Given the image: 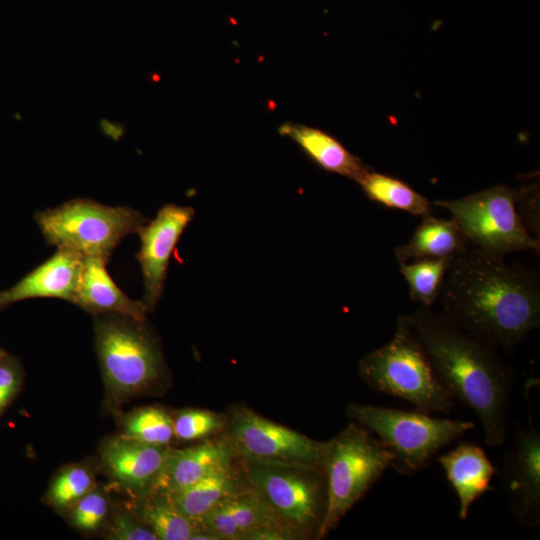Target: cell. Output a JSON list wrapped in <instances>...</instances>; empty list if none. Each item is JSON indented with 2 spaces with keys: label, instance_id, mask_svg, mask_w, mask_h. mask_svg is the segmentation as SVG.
<instances>
[{
  "label": "cell",
  "instance_id": "obj_9",
  "mask_svg": "<svg viewBox=\"0 0 540 540\" xmlns=\"http://www.w3.org/2000/svg\"><path fill=\"white\" fill-rule=\"evenodd\" d=\"M236 455L251 465L324 470L328 442H320L269 420L247 407L227 419Z\"/></svg>",
  "mask_w": 540,
  "mask_h": 540
},
{
  "label": "cell",
  "instance_id": "obj_25",
  "mask_svg": "<svg viewBox=\"0 0 540 540\" xmlns=\"http://www.w3.org/2000/svg\"><path fill=\"white\" fill-rule=\"evenodd\" d=\"M122 436L155 446H167L174 436L173 419L162 408L147 406L131 412Z\"/></svg>",
  "mask_w": 540,
  "mask_h": 540
},
{
  "label": "cell",
  "instance_id": "obj_17",
  "mask_svg": "<svg viewBox=\"0 0 540 540\" xmlns=\"http://www.w3.org/2000/svg\"><path fill=\"white\" fill-rule=\"evenodd\" d=\"M278 522L283 521L254 490L243 489L218 503L198 525L219 540H242L249 531Z\"/></svg>",
  "mask_w": 540,
  "mask_h": 540
},
{
  "label": "cell",
  "instance_id": "obj_3",
  "mask_svg": "<svg viewBox=\"0 0 540 540\" xmlns=\"http://www.w3.org/2000/svg\"><path fill=\"white\" fill-rule=\"evenodd\" d=\"M361 379L374 391L400 398L426 413H450L453 397L440 382L407 316L397 318L391 340L358 364Z\"/></svg>",
  "mask_w": 540,
  "mask_h": 540
},
{
  "label": "cell",
  "instance_id": "obj_8",
  "mask_svg": "<svg viewBox=\"0 0 540 540\" xmlns=\"http://www.w3.org/2000/svg\"><path fill=\"white\" fill-rule=\"evenodd\" d=\"M517 189L504 184L456 200H435L446 209L467 241L475 248L504 257L533 250L539 253V239L522 224L516 209Z\"/></svg>",
  "mask_w": 540,
  "mask_h": 540
},
{
  "label": "cell",
  "instance_id": "obj_15",
  "mask_svg": "<svg viewBox=\"0 0 540 540\" xmlns=\"http://www.w3.org/2000/svg\"><path fill=\"white\" fill-rule=\"evenodd\" d=\"M169 450L167 446L150 445L121 435L103 444L101 459L107 472L123 486L149 492Z\"/></svg>",
  "mask_w": 540,
  "mask_h": 540
},
{
  "label": "cell",
  "instance_id": "obj_10",
  "mask_svg": "<svg viewBox=\"0 0 540 540\" xmlns=\"http://www.w3.org/2000/svg\"><path fill=\"white\" fill-rule=\"evenodd\" d=\"M247 481L277 517L305 535L317 536L326 508L324 470L251 465Z\"/></svg>",
  "mask_w": 540,
  "mask_h": 540
},
{
  "label": "cell",
  "instance_id": "obj_18",
  "mask_svg": "<svg viewBox=\"0 0 540 540\" xmlns=\"http://www.w3.org/2000/svg\"><path fill=\"white\" fill-rule=\"evenodd\" d=\"M438 461L458 497L459 518L465 520L471 505L490 490L495 468L484 450L471 443L459 444Z\"/></svg>",
  "mask_w": 540,
  "mask_h": 540
},
{
  "label": "cell",
  "instance_id": "obj_27",
  "mask_svg": "<svg viewBox=\"0 0 540 540\" xmlns=\"http://www.w3.org/2000/svg\"><path fill=\"white\" fill-rule=\"evenodd\" d=\"M227 418L217 412L203 409L182 410L173 419L174 436L183 441L207 438L221 430Z\"/></svg>",
  "mask_w": 540,
  "mask_h": 540
},
{
  "label": "cell",
  "instance_id": "obj_30",
  "mask_svg": "<svg viewBox=\"0 0 540 540\" xmlns=\"http://www.w3.org/2000/svg\"><path fill=\"white\" fill-rule=\"evenodd\" d=\"M108 535L115 540H158L144 522L126 513L115 516Z\"/></svg>",
  "mask_w": 540,
  "mask_h": 540
},
{
  "label": "cell",
  "instance_id": "obj_5",
  "mask_svg": "<svg viewBox=\"0 0 540 540\" xmlns=\"http://www.w3.org/2000/svg\"><path fill=\"white\" fill-rule=\"evenodd\" d=\"M392 462V454L375 435L354 421L328 442L324 463L326 508L317 538L337 526Z\"/></svg>",
  "mask_w": 540,
  "mask_h": 540
},
{
  "label": "cell",
  "instance_id": "obj_4",
  "mask_svg": "<svg viewBox=\"0 0 540 540\" xmlns=\"http://www.w3.org/2000/svg\"><path fill=\"white\" fill-rule=\"evenodd\" d=\"M347 415L364 426L392 454L391 468L411 476L430 463L442 447L475 427L471 421L435 418L429 413L350 403Z\"/></svg>",
  "mask_w": 540,
  "mask_h": 540
},
{
  "label": "cell",
  "instance_id": "obj_1",
  "mask_svg": "<svg viewBox=\"0 0 540 540\" xmlns=\"http://www.w3.org/2000/svg\"><path fill=\"white\" fill-rule=\"evenodd\" d=\"M437 301L452 323L509 353L540 325L536 272L475 247L453 256Z\"/></svg>",
  "mask_w": 540,
  "mask_h": 540
},
{
  "label": "cell",
  "instance_id": "obj_11",
  "mask_svg": "<svg viewBox=\"0 0 540 540\" xmlns=\"http://www.w3.org/2000/svg\"><path fill=\"white\" fill-rule=\"evenodd\" d=\"M504 489L512 514L526 529L540 524V432L517 425L503 458Z\"/></svg>",
  "mask_w": 540,
  "mask_h": 540
},
{
  "label": "cell",
  "instance_id": "obj_32",
  "mask_svg": "<svg viewBox=\"0 0 540 540\" xmlns=\"http://www.w3.org/2000/svg\"><path fill=\"white\" fill-rule=\"evenodd\" d=\"M101 127L103 131L113 137V138H119L123 133V127L119 124L111 123L109 121H102Z\"/></svg>",
  "mask_w": 540,
  "mask_h": 540
},
{
  "label": "cell",
  "instance_id": "obj_31",
  "mask_svg": "<svg viewBox=\"0 0 540 540\" xmlns=\"http://www.w3.org/2000/svg\"><path fill=\"white\" fill-rule=\"evenodd\" d=\"M21 375L19 368L10 360L0 363V413L18 391Z\"/></svg>",
  "mask_w": 540,
  "mask_h": 540
},
{
  "label": "cell",
  "instance_id": "obj_13",
  "mask_svg": "<svg viewBox=\"0 0 540 540\" xmlns=\"http://www.w3.org/2000/svg\"><path fill=\"white\" fill-rule=\"evenodd\" d=\"M235 456L229 439L207 440L184 449H170L149 492L169 495L180 491L211 474L232 468Z\"/></svg>",
  "mask_w": 540,
  "mask_h": 540
},
{
  "label": "cell",
  "instance_id": "obj_2",
  "mask_svg": "<svg viewBox=\"0 0 540 540\" xmlns=\"http://www.w3.org/2000/svg\"><path fill=\"white\" fill-rule=\"evenodd\" d=\"M408 317L442 385L476 413L487 444H503L514 377L497 348L431 308L420 305Z\"/></svg>",
  "mask_w": 540,
  "mask_h": 540
},
{
  "label": "cell",
  "instance_id": "obj_29",
  "mask_svg": "<svg viewBox=\"0 0 540 540\" xmlns=\"http://www.w3.org/2000/svg\"><path fill=\"white\" fill-rule=\"evenodd\" d=\"M516 209L529 234L539 239V191L535 184L517 189Z\"/></svg>",
  "mask_w": 540,
  "mask_h": 540
},
{
  "label": "cell",
  "instance_id": "obj_24",
  "mask_svg": "<svg viewBox=\"0 0 540 540\" xmlns=\"http://www.w3.org/2000/svg\"><path fill=\"white\" fill-rule=\"evenodd\" d=\"M451 257L423 258L399 264V272L409 286L410 298L431 308L437 302L445 272Z\"/></svg>",
  "mask_w": 540,
  "mask_h": 540
},
{
  "label": "cell",
  "instance_id": "obj_7",
  "mask_svg": "<svg viewBox=\"0 0 540 540\" xmlns=\"http://www.w3.org/2000/svg\"><path fill=\"white\" fill-rule=\"evenodd\" d=\"M35 220L49 245L106 261L126 236L147 222L130 207L80 198L36 212Z\"/></svg>",
  "mask_w": 540,
  "mask_h": 540
},
{
  "label": "cell",
  "instance_id": "obj_26",
  "mask_svg": "<svg viewBox=\"0 0 540 540\" xmlns=\"http://www.w3.org/2000/svg\"><path fill=\"white\" fill-rule=\"evenodd\" d=\"M95 487L93 473L84 466H70L55 477L48 497L58 508L72 507Z\"/></svg>",
  "mask_w": 540,
  "mask_h": 540
},
{
  "label": "cell",
  "instance_id": "obj_33",
  "mask_svg": "<svg viewBox=\"0 0 540 540\" xmlns=\"http://www.w3.org/2000/svg\"><path fill=\"white\" fill-rule=\"evenodd\" d=\"M4 359V353L3 351L0 349V363L1 361Z\"/></svg>",
  "mask_w": 540,
  "mask_h": 540
},
{
  "label": "cell",
  "instance_id": "obj_20",
  "mask_svg": "<svg viewBox=\"0 0 540 540\" xmlns=\"http://www.w3.org/2000/svg\"><path fill=\"white\" fill-rule=\"evenodd\" d=\"M466 239L452 219L423 216L410 240L395 248L399 264L423 258L451 257L464 250Z\"/></svg>",
  "mask_w": 540,
  "mask_h": 540
},
{
  "label": "cell",
  "instance_id": "obj_28",
  "mask_svg": "<svg viewBox=\"0 0 540 540\" xmlns=\"http://www.w3.org/2000/svg\"><path fill=\"white\" fill-rule=\"evenodd\" d=\"M108 513V501L103 493L92 490L72 506L71 521L84 531L96 530Z\"/></svg>",
  "mask_w": 540,
  "mask_h": 540
},
{
  "label": "cell",
  "instance_id": "obj_19",
  "mask_svg": "<svg viewBox=\"0 0 540 540\" xmlns=\"http://www.w3.org/2000/svg\"><path fill=\"white\" fill-rule=\"evenodd\" d=\"M279 133L294 140L303 151L326 171L348 177L355 182L369 169L330 134L301 124L285 123Z\"/></svg>",
  "mask_w": 540,
  "mask_h": 540
},
{
  "label": "cell",
  "instance_id": "obj_14",
  "mask_svg": "<svg viewBox=\"0 0 540 540\" xmlns=\"http://www.w3.org/2000/svg\"><path fill=\"white\" fill-rule=\"evenodd\" d=\"M81 254L57 249L11 288L0 292V307L30 298H58L74 303L83 267Z\"/></svg>",
  "mask_w": 540,
  "mask_h": 540
},
{
  "label": "cell",
  "instance_id": "obj_6",
  "mask_svg": "<svg viewBox=\"0 0 540 540\" xmlns=\"http://www.w3.org/2000/svg\"><path fill=\"white\" fill-rule=\"evenodd\" d=\"M144 321L119 314L96 315V352L107 391L115 399L143 392L162 374L161 351Z\"/></svg>",
  "mask_w": 540,
  "mask_h": 540
},
{
  "label": "cell",
  "instance_id": "obj_12",
  "mask_svg": "<svg viewBox=\"0 0 540 540\" xmlns=\"http://www.w3.org/2000/svg\"><path fill=\"white\" fill-rule=\"evenodd\" d=\"M193 217V208L167 204L137 232L140 237L137 259L143 275V303L147 311L155 308L162 295L170 257Z\"/></svg>",
  "mask_w": 540,
  "mask_h": 540
},
{
  "label": "cell",
  "instance_id": "obj_16",
  "mask_svg": "<svg viewBox=\"0 0 540 540\" xmlns=\"http://www.w3.org/2000/svg\"><path fill=\"white\" fill-rule=\"evenodd\" d=\"M107 263L102 258L84 256L74 304L94 315L119 314L145 320V304L119 289L106 269Z\"/></svg>",
  "mask_w": 540,
  "mask_h": 540
},
{
  "label": "cell",
  "instance_id": "obj_21",
  "mask_svg": "<svg viewBox=\"0 0 540 540\" xmlns=\"http://www.w3.org/2000/svg\"><path fill=\"white\" fill-rule=\"evenodd\" d=\"M242 490L239 480L230 468L211 474L180 491L163 496L198 525V522L218 503Z\"/></svg>",
  "mask_w": 540,
  "mask_h": 540
},
{
  "label": "cell",
  "instance_id": "obj_22",
  "mask_svg": "<svg viewBox=\"0 0 540 540\" xmlns=\"http://www.w3.org/2000/svg\"><path fill=\"white\" fill-rule=\"evenodd\" d=\"M357 183L370 200L386 207L422 217L432 212V203L426 197L393 176L369 168Z\"/></svg>",
  "mask_w": 540,
  "mask_h": 540
},
{
  "label": "cell",
  "instance_id": "obj_23",
  "mask_svg": "<svg viewBox=\"0 0 540 540\" xmlns=\"http://www.w3.org/2000/svg\"><path fill=\"white\" fill-rule=\"evenodd\" d=\"M139 519L158 540H191L201 528L185 516L167 497L154 494L139 508Z\"/></svg>",
  "mask_w": 540,
  "mask_h": 540
}]
</instances>
